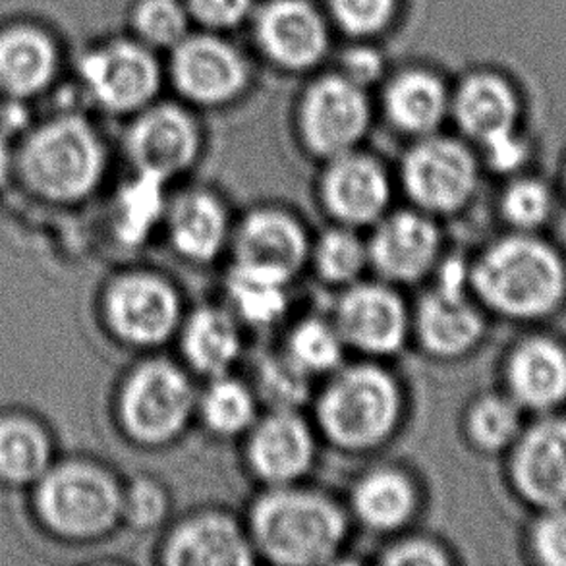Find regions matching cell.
<instances>
[{
  "label": "cell",
  "mask_w": 566,
  "mask_h": 566,
  "mask_svg": "<svg viewBox=\"0 0 566 566\" xmlns=\"http://www.w3.org/2000/svg\"><path fill=\"white\" fill-rule=\"evenodd\" d=\"M244 522L255 557L276 566L335 565L353 528L346 505L306 482L261 488Z\"/></svg>",
  "instance_id": "obj_1"
},
{
  "label": "cell",
  "mask_w": 566,
  "mask_h": 566,
  "mask_svg": "<svg viewBox=\"0 0 566 566\" xmlns=\"http://www.w3.org/2000/svg\"><path fill=\"white\" fill-rule=\"evenodd\" d=\"M322 381L310 402L322 441L345 454H371L392 443L405 423L406 392L387 361H345Z\"/></svg>",
  "instance_id": "obj_2"
},
{
  "label": "cell",
  "mask_w": 566,
  "mask_h": 566,
  "mask_svg": "<svg viewBox=\"0 0 566 566\" xmlns=\"http://www.w3.org/2000/svg\"><path fill=\"white\" fill-rule=\"evenodd\" d=\"M470 291L495 314L534 319L565 298L566 271L549 245L530 237H509L468 261Z\"/></svg>",
  "instance_id": "obj_3"
},
{
  "label": "cell",
  "mask_w": 566,
  "mask_h": 566,
  "mask_svg": "<svg viewBox=\"0 0 566 566\" xmlns=\"http://www.w3.org/2000/svg\"><path fill=\"white\" fill-rule=\"evenodd\" d=\"M376 123L374 93L333 66L302 77L292 101L291 126L296 146L317 165L366 146Z\"/></svg>",
  "instance_id": "obj_4"
},
{
  "label": "cell",
  "mask_w": 566,
  "mask_h": 566,
  "mask_svg": "<svg viewBox=\"0 0 566 566\" xmlns=\"http://www.w3.org/2000/svg\"><path fill=\"white\" fill-rule=\"evenodd\" d=\"M198 390L182 361L151 353L120 385L116 412L124 436L151 451L177 444L196 421Z\"/></svg>",
  "instance_id": "obj_5"
},
{
  "label": "cell",
  "mask_w": 566,
  "mask_h": 566,
  "mask_svg": "<svg viewBox=\"0 0 566 566\" xmlns=\"http://www.w3.org/2000/svg\"><path fill=\"white\" fill-rule=\"evenodd\" d=\"M260 62L234 35L191 30L165 54L167 90L203 113H221L252 97Z\"/></svg>",
  "instance_id": "obj_6"
},
{
  "label": "cell",
  "mask_w": 566,
  "mask_h": 566,
  "mask_svg": "<svg viewBox=\"0 0 566 566\" xmlns=\"http://www.w3.org/2000/svg\"><path fill=\"white\" fill-rule=\"evenodd\" d=\"M105 169L107 147L85 116H56L39 126L22 149L23 177L33 190L56 201L90 196Z\"/></svg>",
  "instance_id": "obj_7"
},
{
  "label": "cell",
  "mask_w": 566,
  "mask_h": 566,
  "mask_svg": "<svg viewBox=\"0 0 566 566\" xmlns=\"http://www.w3.org/2000/svg\"><path fill=\"white\" fill-rule=\"evenodd\" d=\"M245 33L260 66L298 80L329 66L338 45L322 0H258Z\"/></svg>",
  "instance_id": "obj_8"
},
{
  "label": "cell",
  "mask_w": 566,
  "mask_h": 566,
  "mask_svg": "<svg viewBox=\"0 0 566 566\" xmlns=\"http://www.w3.org/2000/svg\"><path fill=\"white\" fill-rule=\"evenodd\" d=\"M77 82L105 115L130 118L167 90L165 56L128 31L99 38L77 59Z\"/></svg>",
  "instance_id": "obj_9"
},
{
  "label": "cell",
  "mask_w": 566,
  "mask_h": 566,
  "mask_svg": "<svg viewBox=\"0 0 566 566\" xmlns=\"http://www.w3.org/2000/svg\"><path fill=\"white\" fill-rule=\"evenodd\" d=\"M408 206L436 219L467 209L480 185V161L462 136L443 130L408 142L397 169Z\"/></svg>",
  "instance_id": "obj_10"
},
{
  "label": "cell",
  "mask_w": 566,
  "mask_h": 566,
  "mask_svg": "<svg viewBox=\"0 0 566 566\" xmlns=\"http://www.w3.org/2000/svg\"><path fill=\"white\" fill-rule=\"evenodd\" d=\"M483 335L485 319L470 291L468 263L444 255L412 306V343L431 360L454 361L475 350Z\"/></svg>",
  "instance_id": "obj_11"
},
{
  "label": "cell",
  "mask_w": 566,
  "mask_h": 566,
  "mask_svg": "<svg viewBox=\"0 0 566 566\" xmlns=\"http://www.w3.org/2000/svg\"><path fill=\"white\" fill-rule=\"evenodd\" d=\"M124 149L134 172L172 186L196 170L207 149L201 113L177 97L155 101L128 118Z\"/></svg>",
  "instance_id": "obj_12"
},
{
  "label": "cell",
  "mask_w": 566,
  "mask_h": 566,
  "mask_svg": "<svg viewBox=\"0 0 566 566\" xmlns=\"http://www.w3.org/2000/svg\"><path fill=\"white\" fill-rule=\"evenodd\" d=\"M103 312L108 329L123 345L157 353L175 343L186 307L182 292L155 269H130L105 291Z\"/></svg>",
  "instance_id": "obj_13"
},
{
  "label": "cell",
  "mask_w": 566,
  "mask_h": 566,
  "mask_svg": "<svg viewBox=\"0 0 566 566\" xmlns=\"http://www.w3.org/2000/svg\"><path fill=\"white\" fill-rule=\"evenodd\" d=\"M124 488L105 468L70 462L43 478L38 509L61 536L95 539L123 522Z\"/></svg>",
  "instance_id": "obj_14"
},
{
  "label": "cell",
  "mask_w": 566,
  "mask_h": 566,
  "mask_svg": "<svg viewBox=\"0 0 566 566\" xmlns=\"http://www.w3.org/2000/svg\"><path fill=\"white\" fill-rule=\"evenodd\" d=\"M329 317L346 350L360 358L387 361L412 343V306L402 289L379 279H361L338 291Z\"/></svg>",
  "instance_id": "obj_15"
},
{
  "label": "cell",
  "mask_w": 566,
  "mask_h": 566,
  "mask_svg": "<svg viewBox=\"0 0 566 566\" xmlns=\"http://www.w3.org/2000/svg\"><path fill=\"white\" fill-rule=\"evenodd\" d=\"M312 238L306 222L289 207H252L234 219L230 265L292 284L307 269Z\"/></svg>",
  "instance_id": "obj_16"
},
{
  "label": "cell",
  "mask_w": 566,
  "mask_h": 566,
  "mask_svg": "<svg viewBox=\"0 0 566 566\" xmlns=\"http://www.w3.org/2000/svg\"><path fill=\"white\" fill-rule=\"evenodd\" d=\"M315 198L331 224L369 230L392 209L395 177L364 146L319 165Z\"/></svg>",
  "instance_id": "obj_17"
},
{
  "label": "cell",
  "mask_w": 566,
  "mask_h": 566,
  "mask_svg": "<svg viewBox=\"0 0 566 566\" xmlns=\"http://www.w3.org/2000/svg\"><path fill=\"white\" fill-rule=\"evenodd\" d=\"M366 240L369 271L398 289L426 283L444 258L439 219L412 206L390 209Z\"/></svg>",
  "instance_id": "obj_18"
},
{
  "label": "cell",
  "mask_w": 566,
  "mask_h": 566,
  "mask_svg": "<svg viewBox=\"0 0 566 566\" xmlns=\"http://www.w3.org/2000/svg\"><path fill=\"white\" fill-rule=\"evenodd\" d=\"M322 437L302 410H263L242 437L248 474L261 488L306 482L314 472Z\"/></svg>",
  "instance_id": "obj_19"
},
{
  "label": "cell",
  "mask_w": 566,
  "mask_h": 566,
  "mask_svg": "<svg viewBox=\"0 0 566 566\" xmlns=\"http://www.w3.org/2000/svg\"><path fill=\"white\" fill-rule=\"evenodd\" d=\"M451 80L433 62L392 64L374 92L377 120L398 138H426L451 120Z\"/></svg>",
  "instance_id": "obj_20"
},
{
  "label": "cell",
  "mask_w": 566,
  "mask_h": 566,
  "mask_svg": "<svg viewBox=\"0 0 566 566\" xmlns=\"http://www.w3.org/2000/svg\"><path fill=\"white\" fill-rule=\"evenodd\" d=\"M157 560L165 566H250L258 557L244 521L221 509H201L170 524Z\"/></svg>",
  "instance_id": "obj_21"
},
{
  "label": "cell",
  "mask_w": 566,
  "mask_h": 566,
  "mask_svg": "<svg viewBox=\"0 0 566 566\" xmlns=\"http://www.w3.org/2000/svg\"><path fill=\"white\" fill-rule=\"evenodd\" d=\"M234 219L219 191L190 186L169 196L161 232L170 252L190 265H211L229 253Z\"/></svg>",
  "instance_id": "obj_22"
},
{
  "label": "cell",
  "mask_w": 566,
  "mask_h": 566,
  "mask_svg": "<svg viewBox=\"0 0 566 566\" xmlns=\"http://www.w3.org/2000/svg\"><path fill=\"white\" fill-rule=\"evenodd\" d=\"M421 506L420 483L406 468L397 464H379L364 470L353 483L346 501L353 524L385 539L412 530Z\"/></svg>",
  "instance_id": "obj_23"
},
{
  "label": "cell",
  "mask_w": 566,
  "mask_h": 566,
  "mask_svg": "<svg viewBox=\"0 0 566 566\" xmlns=\"http://www.w3.org/2000/svg\"><path fill=\"white\" fill-rule=\"evenodd\" d=\"M511 475L522 497L539 506L566 503V420H542L514 441Z\"/></svg>",
  "instance_id": "obj_24"
},
{
  "label": "cell",
  "mask_w": 566,
  "mask_h": 566,
  "mask_svg": "<svg viewBox=\"0 0 566 566\" xmlns=\"http://www.w3.org/2000/svg\"><path fill=\"white\" fill-rule=\"evenodd\" d=\"M244 331L224 304L186 310L175 338L180 361L201 379L232 374L244 353Z\"/></svg>",
  "instance_id": "obj_25"
},
{
  "label": "cell",
  "mask_w": 566,
  "mask_h": 566,
  "mask_svg": "<svg viewBox=\"0 0 566 566\" xmlns=\"http://www.w3.org/2000/svg\"><path fill=\"white\" fill-rule=\"evenodd\" d=\"M518 101L503 77L474 70L452 82L451 120L460 136L482 147L514 132Z\"/></svg>",
  "instance_id": "obj_26"
},
{
  "label": "cell",
  "mask_w": 566,
  "mask_h": 566,
  "mask_svg": "<svg viewBox=\"0 0 566 566\" xmlns=\"http://www.w3.org/2000/svg\"><path fill=\"white\" fill-rule=\"evenodd\" d=\"M61 51L49 31L35 23H10L0 30V93L28 99L53 84Z\"/></svg>",
  "instance_id": "obj_27"
},
{
  "label": "cell",
  "mask_w": 566,
  "mask_h": 566,
  "mask_svg": "<svg viewBox=\"0 0 566 566\" xmlns=\"http://www.w3.org/2000/svg\"><path fill=\"white\" fill-rule=\"evenodd\" d=\"M505 376L516 405L553 408L566 398V350L549 338H528L509 356Z\"/></svg>",
  "instance_id": "obj_28"
},
{
  "label": "cell",
  "mask_w": 566,
  "mask_h": 566,
  "mask_svg": "<svg viewBox=\"0 0 566 566\" xmlns=\"http://www.w3.org/2000/svg\"><path fill=\"white\" fill-rule=\"evenodd\" d=\"M260 413V400L252 385L234 376V371L206 379V385L198 390L196 421L214 439L242 441Z\"/></svg>",
  "instance_id": "obj_29"
},
{
  "label": "cell",
  "mask_w": 566,
  "mask_h": 566,
  "mask_svg": "<svg viewBox=\"0 0 566 566\" xmlns=\"http://www.w3.org/2000/svg\"><path fill=\"white\" fill-rule=\"evenodd\" d=\"M291 284L230 265L224 275V306L244 329L268 331L286 319Z\"/></svg>",
  "instance_id": "obj_30"
},
{
  "label": "cell",
  "mask_w": 566,
  "mask_h": 566,
  "mask_svg": "<svg viewBox=\"0 0 566 566\" xmlns=\"http://www.w3.org/2000/svg\"><path fill=\"white\" fill-rule=\"evenodd\" d=\"M307 269L314 271L319 283L343 291L368 273V240L361 237V230L329 224L312 238Z\"/></svg>",
  "instance_id": "obj_31"
},
{
  "label": "cell",
  "mask_w": 566,
  "mask_h": 566,
  "mask_svg": "<svg viewBox=\"0 0 566 566\" xmlns=\"http://www.w3.org/2000/svg\"><path fill=\"white\" fill-rule=\"evenodd\" d=\"M169 188L161 180L134 172L116 199V237L126 245H139L163 229Z\"/></svg>",
  "instance_id": "obj_32"
},
{
  "label": "cell",
  "mask_w": 566,
  "mask_h": 566,
  "mask_svg": "<svg viewBox=\"0 0 566 566\" xmlns=\"http://www.w3.org/2000/svg\"><path fill=\"white\" fill-rule=\"evenodd\" d=\"M281 350L315 381L340 368L348 354L335 323L322 315H306L292 323Z\"/></svg>",
  "instance_id": "obj_33"
},
{
  "label": "cell",
  "mask_w": 566,
  "mask_h": 566,
  "mask_svg": "<svg viewBox=\"0 0 566 566\" xmlns=\"http://www.w3.org/2000/svg\"><path fill=\"white\" fill-rule=\"evenodd\" d=\"M248 381L263 410H302L314 398L315 379L281 348L260 356Z\"/></svg>",
  "instance_id": "obj_34"
},
{
  "label": "cell",
  "mask_w": 566,
  "mask_h": 566,
  "mask_svg": "<svg viewBox=\"0 0 566 566\" xmlns=\"http://www.w3.org/2000/svg\"><path fill=\"white\" fill-rule=\"evenodd\" d=\"M338 39L379 41L402 23L408 0H322Z\"/></svg>",
  "instance_id": "obj_35"
},
{
  "label": "cell",
  "mask_w": 566,
  "mask_h": 566,
  "mask_svg": "<svg viewBox=\"0 0 566 566\" xmlns=\"http://www.w3.org/2000/svg\"><path fill=\"white\" fill-rule=\"evenodd\" d=\"M49 460V439L33 421H0V478L14 483L33 482L45 475Z\"/></svg>",
  "instance_id": "obj_36"
},
{
  "label": "cell",
  "mask_w": 566,
  "mask_h": 566,
  "mask_svg": "<svg viewBox=\"0 0 566 566\" xmlns=\"http://www.w3.org/2000/svg\"><path fill=\"white\" fill-rule=\"evenodd\" d=\"M191 30L185 0H132L128 7L126 31L163 56Z\"/></svg>",
  "instance_id": "obj_37"
},
{
  "label": "cell",
  "mask_w": 566,
  "mask_h": 566,
  "mask_svg": "<svg viewBox=\"0 0 566 566\" xmlns=\"http://www.w3.org/2000/svg\"><path fill=\"white\" fill-rule=\"evenodd\" d=\"M462 428L478 451L501 452L521 436V406L511 397L483 395L468 406Z\"/></svg>",
  "instance_id": "obj_38"
},
{
  "label": "cell",
  "mask_w": 566,
  "mask_h": 566,
  "mask_svg": "<svg viewBox=\"0 0 566 566\" xmlns=\"http://www.w3.org/2000/svg\"><path fill=\"white\" fill-rule=\"evenodd\" d=\"M392 64L395 62L390 61L379 41H343L335 49L329 66L354 84L374 93L389 74Z\"/></svg>",
  "instance_id": "obj_39"
},
{
  "label": "cell",
  "mask_w": 566,
  "mask_h": 566,
  "mask_svg": "<svg viewBox=\"0 0 566 566\" xmlns=\"http://www.w3.org/2000/svg\"><path fill=\"white\" fill-rule=\"evenodd\" d=\"M172 497L161 480L151 475H139L124 488L123 521L132 528L149 532L161 528L169 521Z\"/></svg>",
  "instance_id": "obj_40"
},
{
  "label": "cell",
  "mask_w": 566,
  "mask_h": 566,
  "mask_svg": "<svg viewBox=\"0 0 566 566\" xmlns=\"http://www.w3.org/2000/svg\"><path fill=\"white\" fill-rule=\"evenodd\" d=\"M377 563L382 566H449L454 557L441 539L406 530L387 539Z\"/></svg>",
  "instance_id": "obj_41"
},
{
  "label": "cell",
  "mask_w": 566,
  "mask_h": 566,
  "mask_svg": "<svg viewBox=\"0 0 566 566\" xmlns=\"http://www.w3.org/2000/svg\"><path fill=\"white\" fill-rule=\"evenodd\" d=\"M193 30L234 35L245 31L258 0H185Z\"/></svg>",
  "instance_id": "obj_42"
},
{
  "label": "cell",
  "mask_w": 566,
  "mask_h": 566,
  "mask_svg": "<svg viewBox=\"0 0 566 566\" xmlns=\"http://www.w3.org/2000/svg\"><path fill=\"white\" fill-rule=\"evenodd\" d=\"M552 198L536 180H516L501 196V213L518 229H534L549 217Z\"/></svg>",
  "instance_id": "obj_43"
},
{
  "label": "cell",
  "mask_w": 566,
  "mask_h": 566,
  "mask_svg": "<svg viewBox=\"0 0 566 566\" xmlns=\"http://www.w3.org/2000/svg\"><path fill=\"white\" fill-rule=\"evenodd\" d=\"M532 545L545 565L566 566V511L563 506H555L537 522Z\"/></svg>",
  "instance_id": "obj_44"
},
{
  "label": "cell",
  "mask_w": 566,
  "mask_h": 566,
  "mask_svg": "<svg viewBox=\"0 0 566 566\" xmlns=\"http://www.w3.org/2000/svg\"><path fill=\"white\" fill-rule=\"evenodd\" d=\"M482 151L485 163L497 172H513L526 159V146L516 136V132H509L505 136L491 139L482 146Z\"/></svg>",
  "instance_id": "obj_45"
},
{
  "label": "cell",
  "mask_w": 566,
  "mask_h": 566,
  "mask_svg": "<svg viewBox=\"0 0 566 566\" xmlns=\"http://www.w3.org/2000/svg\"><path fill=\"white\" fill-rule=\"evenodd\" d=\"M4 172H7V151L0 146V178L4 177Z\"/></svg>",
  "instance_id": "obj_46"
}]
</instances>
